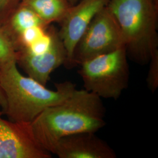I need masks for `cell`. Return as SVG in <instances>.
I'll return each mask as SVG.
<instances>
[{
  "label": "cell",
  "instance_id": "obj_1",
  "mask_svg": "<svg viewBox=\"0 0 158 158\" xmlns=\"http://www.w3.org/2000/svg\"><path fill=\"white\" fill-rule=\"evenodd\" d=\"M105 114L102 98L76 89L63 102L46 108L31 123V127L40 145L53 153L63 137L101 130L106 125Z\"/></svg>",
  "mask_w": 158,
  "mask_h": 158
},
{
  "label": "cell",
  "instance_id": "obj_2",
  "mask_svg": "<svg viewBox=\"0 0 158 158\" xmlns=\"http://www.w3.org/2000/svg\"><path fill=\"white\" fill-rule=\"evenodd\" d=\"M17 62L0 64V85L6 97L3 111L10 121L31 123L46 108L63 102L76 89V85L66 81L56 84L51 90L18 71Z\"/></svg>",
  "mask_w": 158,
  "mask_h": 158
},
{
  "label": "cell",
  "instance_id": "obj_3",
  "mask_svg": "<svg viewBox=\"0 0 158 158\" xmlns=\"http://www.w3.org/2000/svg\"><path fill=\"white\" fill-rule=\"evenodd\" d=\"M107 7L116 19L127 55L145 64L158 52V0H110Z\"/></svg>",
  "mask_w": 158,
  "mask_h": 158
},
{
  "label": "cell",
  "instance_id": "obj_4",
  "mask_svg": "<svg viewBox=\"0 0 158 158\" xmlns=\"http://www.w3.org/2000/svg\"><path fill=\"white\" fill-rule=\"evenodd\" d=\"M85 90L104 98L117 100L128 86L130 70L125 46L80 64Z\"/></svg>",
  "mask_w": 158,
  "mask_h": 158
},
{
  "label": "cell",
  "instance_id": "obj_5",
  "mask_svg": "<svg viewBox=\"0 0 158 158\" xmlns=\"http://www.w3.org/2000/svg\"><path fill=\"white\" fill-rule=\"evenodd\" d=\"M125 46L121 29L107 6L91 21L74 50L72 68Z\"/></svg>",
  "mask_w": 158,
  "mask_h": 158
},
{
  "label": "cell",
  "instance_id": "obj_6",
  "mask_svg": "<svg viewBox=\"0 0 158 158\" xmlns=\"http://www.w3.org/2000/svg\"><path fill=\"white\" fill-rule=\"evenodd\" d=\"M0 111V158H51L35 138L31 123L6 121Z\"/></svg>",
  "mask_w": 158,
  "mask_h": 158
},
{
  "label": "cell",
  "instance_id": "obj_7",
  "mask_svg": "<svg viewBox=\"0 0 158 158\" xmlns=\"http://www.w3.org/2000/svg\"><path fill=\"white\" fill-rule=\"evenodd\" d=\"M51 43L49 48L40 54L22 49L17 52V63L28 77L46 86L51 74L67 62V53L59 31L49 26Z\"/></svg>",
  "mask_w": 158,
  "mask_h": 158
},
{
  "label": "cell",
  "instance_id": "obj_8",
  "mask_svg": "<svg viewBox=\"0 0 158 158\" xmlns=\"http://www.w3.org/2000/svg\"><path fill=\"white\" fill-rule=\"evenodd\" d=\"M110 0H79L72 5L60 22L59 36L67 53L65 66L72 68L74 50L96 15L107 6Z\"/></svg>",
  "mask_w": 158,
  "mask_h": 158
},
{
  "label": "cell",
  "instance_id": "obj_9",
  "mask_svg": "<svg viewBox=\"0 0 158 158\" xmlns=\"http://www.w3.org/2000/svg\"><path fill=\"white\" fill-rule=\"evenodd\" d=\"M54 154L60 158H115L117 154L95 132H82L61 138Z\"/></svg>",
  "mask_w": 158,
  "mask_h": 158
},
{
  "label": "cell",
  "instance_id": "obj_10",
  "mask_svg": "<svg viewBox=\"0 0 158 158\" xmlns=\"http://www.w3.org/2000/svg\"><path fill=\"white\" fill-rule=\"evenodd\" d=\"M21 2L32 9L46 26L60 23L72 6L69 0H23Z\"/></svg>",
  "mask_w": 158,
  "mask_h": 158
},
{
  "label": "cell",
  "instance_id": "obj_11",
  "mask_svg": "<svg viewBox=\"0 0 158 158\" xmlns=\"http://www.w3.org/2000/svg\"><path fill=\"white\" fill-rule=\"evenodd\" d=\"M2 25L5 27L10 34L15 46L18 36L25 29L35 26L49 27L43 23L32 9L23 2L20 3L6 23Z\"/></svg>",
  "mask_w": 158,
  "mask_h": 158
},
{
  "label": "cell",
  "instance_id": "obj_12",
  "mask_svg": "<svg viewBox=\"0 0 158 158\" xmlns=\"http://www.w3.org/2000/svg\"><path fill=\"white\" fill-rule=\"evenodd\" d=\"M17 51L11 36L3 25H0V64L17 62Z\"/></svg>",
  "mask_w": 158,
  "mask_h": 158
},
{
  "label": "cell",
  "instance_id": "obj_13",
  "mask_svg": "<svg viewBox=\"0 0 158 158\" xmlns=\"http://www.w3.org/2000/svg\"><path fill=\"white\" fill-rule=\"evenodd\" d=\"M149 69L147 76L148 86L152 92L156 90L158 87V52L153 55L149 60Z\"/></svg>",
  "mask_w": 158,
  "mask_h": 158
},
{
  "label": "cell",
  "instance_id": "obj_14",
  "mask_svg": "<svg viewBox=\"0 0 158 158\" xmlns=\"http://www.w3.org/2000/svg\"><path fill=\"white\" fill-rule=\"evenodd\" d=\"M21 1L22 0H0V25L6 23Z\"/></svg>",
  "mask_w": 158,
  "mask_h": 158
},
{
  "label": "cell",
  "instance_id": "obj_15",
  "mask_svg": "<svg viewBox=\"0 0 158 158\" xmlns=\"http://www.w3.org/2000/svg\"><path fill=\"white\" fill-rule=\"evenodd\" d=\"M0 106L2 108V111L3 112L6 108V100L4 93L1 89V85H0Z\"/></svg>",
  "mask_w": 158,
  "mask_h": 158
},
{
  "label": "cell",
  "instance_id": "obj_16",
  "mask_svg": "<svg viewBox=\"0 0 158 158\" xmlns=\"http://www.w3.org/2000/svg\"><path fill=\"white\" fill-rule=\"evenodd\" d=\"M78 1H79V0H69V2H70V4H72V5H73L75 3H76Z\"/></svg>",
  "mask_w": 158,
  "mask_h": 158
},
{
  "label": "cell",
  "instance_id": "obj_17",
  "mask_svg": "<svg viewBox=\"0 0 158 158\" xmlns=\"http://www.w3.org/2000/svg\"><path fill=\"white\" fill-rule=\"evenodd\" d=\"M1 106H0V109H1Z\"/></svg>",
  "mask_w": 158,
  "mask_h": 158
},
{
  "label": "cell",
  "instance_id": "obj_18",
  "mask_svg": "<svg viewBox=\"0 0 158 158\" xmlns=\"http://www.w3.org/2000/svg\"><path fill=\"white\" fill-rule=\"evenodd\" d=\"M22 1H23V0H22Z\"/></svg>",
  "mask_w": 158,
  "mask_h": 158
}]
</instances>
